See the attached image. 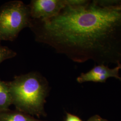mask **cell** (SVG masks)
I'll list each match as a JSON object with an SVG mask.
<instances>
[{"instance_id":"9","label":"cell","mask_w":121,"mask_h":121,"mask_svg":"<svg viewBox=\"0 0 121 121\" xmlns=\"http://www.w3.org/2000/svg\"><path fill=\"white\" fill-rule=\"evenodd\" d=\"M66 121H82L78 117L72 114L67 113Z\"/></svg>"},{"instance_id":"3","label":"cell","mask_w":121,"mask_h":121,"mask_svg":"<svg viewBox=\"0 0 121 121\" xmlns=\"http://www.w3.org/2000/svg\"><path fill=\"white\" fill-rule=\"evenodd\" d=\"M28 6L21 0L5 3L0 7V42L13 41L21 30L31 26Z\"/></svg>"},{"instance_id":"8","label":"cell","mask_w":121,"mask_h":121,"mask_svg":"<svg viewBox=\"0 0 121 121\" xmlns=\"http://www.w3.org/2000/svg\"><path fill=\"white\" fill-rule=\"evenodd\" d=\"M17 53L7 46L2 45L0 43V64L4 60L13 58Z\"/></svg>"},{"instance_id":"1","label":"cell","mask_w":121,"mask_h":121,"mask_svg":"<svg viewBox=\"0 0 121 121\" xmlns=\"http://www.w3.org/2000/svg\"><path fill=\"white\" fill-rule=\"evenodd\" d=\"M38 42L78 63L121 62V0H66L56 16L32 19Z\"/></svg>"},{"instance_id":"10","label":"cell","mask_w":121,"mask_h":121,"mask_svg":"<svg viewBox=\"0 0 121 121\" xmlns=\"http://www.w3.org/2000/svg\"><path fill=\"white\" fill-rule=\"evenodd\" d=\"M88 121H107L106 120L102 118L101 117L98 116H95L93 117H91L89 119Z\"/></svg>"},{"instance_id":"11","label":"cell","mask_w":121,"mask_h":121,"mask_svg":"<svg viewBox=\"0 0 121 121\" xmlns=\"http://www.w3.org/2000/svg\"><path fill=\"white\" fill-rule=\"evenodd\" d=\"M118 65L119 66V68H120V69H121V63H120V64H118V65Z\"/></svg>"},{"instance_id":"4","label":"cell","mask_w":121,"mask_h":121,"mask_svg":"<svg viewBox=\"0 0 121 121\" xmlns=\"http://www.w3.org/2000/svg\"><path fill=\"white\" fill-rule=\"evenodd\" d=\"M66 5V0H32L28 5L33 19L46 20L58 15Z\"/></svg>"},{"instance_id":"2","label":"cell","mask_w":121,"mask_h":121,"mask_svg":"<svg viewBox=\"0 0 121 121\" xmlns=\"http://www.w3.org/2000/svg\"><path fill=\"white\" fill-rule=\"evenodd\" d=\"M7 83L12 104L17 109L30 114L43 109L48 87L47 80L40 73L32 72L16 76Z\"/></svg>"},{"instance_id":"6","label":"cell","mask_w":121,"mask_h":121,"mask_svg":"<svg viewBox=\"0 0 121 121\" xmlns=\"http://www.w3.org/2000/svg\"><path fill=\"white\" fill-rule=\"evenodd\" d=\"M12 104L7 82L0 79V112L9 110V107Z\"/></svg>"},{"instance_id":"7","label":"cell","mask_w":121,"mask_h":121,"mask_svg":"<svg viewBox=\"0 0 121 121\" xmlns=\"http://www.w3.org/2000/svg\"><path fill=\"white\" fill-rule=\"evenodd\" d=\"M0 121H40L21 112L9 110L0 112Z\"/></svg>"},{"instance_id":"5","label":"cell","mask_w":121,"mask_h":121,"mask_svg":"<svg viewBox=\"0 0 121 121\" xmlns=\"http://www.w3.org/2000/svg\"><path fill=\"white\" fill-rule=\"evenodd\" d=\"M119 69L120 68L117 65L112 69L104 65H96L88 72L81 73L77 78V81L79 83L86 82H104L108 78L111 77L121 81V76L119 73Z\"/></svg>"}]
</instances>
